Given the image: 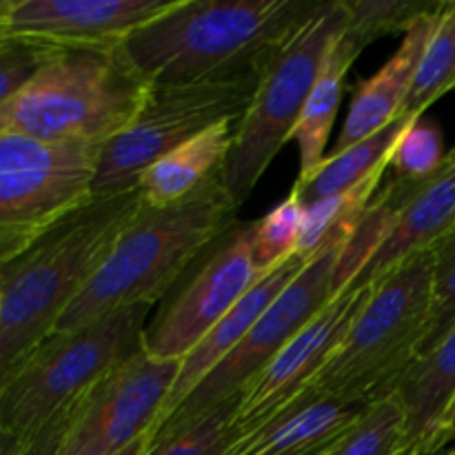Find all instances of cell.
I'll return each mask as SVG.
<instances>
[{
	"label": "cell",
	"instance_id": "obj_1",
	"mask_svg": "<svg viewBox=\"0 0 455 455\" xmlns=\"http://www.w3.org/2000/svg\"><path fill=\"white\" fill-rule=\"evenodd\" d=\"M320 4L178 0L172 12L133 31L123 53L151 87L262 76Z\"/></svg>",
	"mask_w": 455,
	"mask_h": 455
},
{
	"label": "cell",
	"instance_id": "obj_2",
	"mask_svg": "<svg viewBox=\"0 0 455 455\" xmlns=\"http://www.w3.org/2000/svg\"><path fill=\"white\" fill-rule=\"evenodd\" d=\"M140 209L138 189L89 200L0 269V382L52 336Z\"/></svg>",
	"mask_w": 455,
	"mask_h": 455
},
{
	"label": "cell",
	"instance_id": "obj_3",
	"mask_svg": "<svg viewBox=\"0 0 455 455\" xmlns=\"http://www.w3.org/2000/svg\"><path fill=\"white\" fill-rule=\"evenodd\" d=\"M235 212L220 173L167 207L142 204L53 333L76 331L124 307L156 305L198 253L234 229Z\"/></svg>",
	"mask_w": 455,
	"mask_h": 455
},
{
	"label": "cell",
	"instance_id": "obj_4",
	"mask_svg": "<svg viewBox=\"0 0 455 455\" xmlns=\"http://www.w3.org/2000/svg\"><path fill=\"white\" fill-rule=\"evenodd\" d=\"M149 89L123 47L58 52L0 105V136L105 145L132 123Z\"/></svg>",
	"mask_w": 455,
	"mask_h": 455
},
{
	"label": "cell",
	"instance_id": "obj_5",
	"mask_svg": "<svg viewBox=\"0 0 455 455\" xmlns=\"http://www.w3.org/2000/svg\"><path fill=\"white\" fill-rule=\"evenodd\" d=\"M434 271L431 247L378 280L345 340L307 389L367 407L394 395L418 360L431 314Z\"/></svg>",
	"mask_w": 455,
	"mask_h": 455
},
{
	"label": "cell",
	"instance_id": "obj_6",
	"mask_svg": "<svg viewBox=\"0 0 455 455\" xmlns=\"http://www.w3.org/2000/svg\"><path fill=\"white\" fill-rule=\"evenodd\" d=\"M151 307H124L40 342L0 382V431L29 440L107 373L140 354Z\"/></svg>",
	"mask_w": 455,
	"mask_h": 455
},
{
	"label": "cell",
	"instance_id": "obj_7",
	"mask_svg": "<svg viewBox=\"0 0 455 455\" xmlns=\"http://www.w3.org/2000/svg\"><path fill=\"white\" fill-rule=\"evenodd\" d=\"M349 22L347 0H329L291 36L262 74L247 114L235 129L220 180L235 204L256 189L271 160L293 138L307 98L318 80L329 47Z\"/></svg>",
	"mask_w": 455,
	"mask_h": 455
},
{
	"label": "cell",
	"instance_id": "obj_8",
	"mask_svg": "<svg viewBox=\"0 0 455 455\" xmlns=\"http://www.w3.org/2000/svg\"><path fill=\"white\" fill-rule=\"evenodd\" d=\"M262 76L154 84L132 123L105 142L92 185L93 198L136 189L156 160L225 120H243Z\"/></svg>",
	"mask_w": 455,
	"mask_h": 455
},
{
	"label": "cell",
	"instance_id": "obj_9",
	"mask_svg": "<svg viewBox=\"0 0 455 455\" xmlns=\"http://www.w3.org/2000/svg\"><path fill=\"white\" fill-rule=\"evenodd\" d=\"M102 147L0 136V269L93 200Z\"/></svg>",
	"mask_w": 455,
	"mask_h": 455
},
{
	"label": "cell",
	"instance_id": "obj_10",
	"mask_svg": "<svg viewBox=\"0 0 455 455\" xmlns=\"http://www.w3.org/2000/svg\"><path fill=\"white\" fill-rule=\"evenodd\" d=\"M345 240H333L278 293L269 309L256 320L238 347L182 400L176 411L160 422L149 444L185 429L220 404L240 398L244 387L284 349L289 340L309 324L331 300V280Z\"/></svg>",
	"mask_w": 455,
	"mask_h": 455
},
{
	"label": "cell",
	"instance_id": "obj_11",
	"mask_svg": "<svg viewBox=\"0 0 455 455\" xmlns=\"http://www.w3.org/2000/svg\"><path fill=\"white\" fill-rule=\"evenodd\" d=\"M182 360L132 355L76 403L60 455H118L149 438Z\"/></svg>",
	"mask_w": 455,
	"mask_h": 455
},
{
	"label": "cell",
	"instance_id": "obj_12",
	"mask_svg": "<svg viewBox=\"0 0 455 455\" xmlns=\"http://www.w3.org/2000/svg\"><path fill=\"white\" fill-rule=\"evenodd\" d=\"M260 278L253 260V222L234 227L194 278L147 323L142 351L160 360H182Z\"/></svg>",
	"mask_w": 455,
	"mask_h": 455
},
{
	"label": "cell",
	"instance_id": "obj_13",
	"mask_svg": "<svg viewBox=\"0 0 455 455\" xmlns=\"http://www.w3.org/2000/svg\"><path fill=\"white\" fill-rule=\"evenodd\" d=\"M369 293L371 287L345 291L329 300L324 309L309 324H305L284 345V349L244 387L234 418L235 438L256 429L307 389L338 345L345 340Z\"/></svg>",
	"mask_w": 455,
	"mask_h": 455
},
{
	"label": "cell",
	"instance_id": "obj_14",
	"mask_svg": "<svg viewBox=\"0 0 455 455\" xmlns=\"http://www.w3.org/2000/svg\"><path fill=\"white\" fill-rule=\"evenodd\" d=\"M176 4L178 0H16L9 34L53 52L118 49L133 31Z\"/></svg>",
	"mask_w": 455,
	"mask_h": 455
},
{
	"label": "cell",
	"instance_id": "obj_15",
	"mask_svg": "<svg viewBox=\"0 0 455 455\" xmlns=\"http://www.w3.org/2000/svg\"><path fill=\"white\" fill-rule=\"evenodd\" d=\"M455 229V147L443 167L425 180H411V191L385 243L364 269L351 280L347 291L369 289L395 269L400 262L435 247Z\"/></svg>",
	"mask_w": 455,
	"mask_h": 455
},
{
	"label": "cell",
	"instance_id": "obj_16",
	"mask_svg": "<svg viewBox=\"0 0 455 455\" xmlns=\"http://www.w3.org/2000/svg\"><path fill=\"white\" fill-rule=\"evenodd\" d=\"M369 407L305 389L256 429L238 435L225 455H323Z\"/></svg>",
	"mask_w": 455,
	"mask_h": 455
},
{
	"label": "cell",
	"instance_id": "obj_17",
	"mask_svg": "<svg viewBox=\"0 0 455 455\" xmlns=\"http://www.w3.org/2000/svg\"><path fill=\"white\" fill-rule=\"evenodd\" d=\"M444 4L447 3L440 4L434 13L422 18L409 34H404L398 52L382 65L376 76L358 83L333 154L358 145L360 140L373 136L403 116L420 58L438 25Z\"/></svg>",
	"mask_w": 455,
	"mask_h": 455
},
{
	"label": "cell",
	"instance_id": "obj_18",
	"mask_svg": "<svg viewBox=\"0 0 455 455\" xmlns=\"http://www.w3.org/2000/svg\"><path fill=\"white\" fill-rule=\"evenodd\" d=\"M307 262L302 258L293 256L287 262H283L280 267H275L274 271L262 275L243 298H240L238 305L189 351V354L182 358L180 371H178L176 382H173L172 395L167 400V407L160 413V422L167 420L173 411H176L178 404L235 349V347L243 342V338L247 336L249 329L256 324V320L269 309L271 302L278 298V293L305 269ZM156 425V427H158ZM154 434V431H151Z\"/></svg>",
	"mask_w": 455,
	"mask_h": 455
},
{
	"label": "cell",
	"instance_id": "obj_19",
	"mask_svg": "<svg viewBox=\"0 0 455 455\" xmlns=\"http://www.w3.org/2000/svg\"><path fill=\"white\" fill-rule=\"evenodd\" d=\"M395 395L404 409L403 455H438L447 451L440 427L455 395V327L438 347L418 358Z\"/></svg>",
	"mask_w": 455,
	"mask_h": 455
},
{
	"label": "cell",
	"instance_id": "obj_20",
	"mask_svg": "<svg viewBox=\"0 0 455 455\" xmlns=\"http://www.w3.org/2000/svg\"><path fill=\"white\" fill-rule=\"evenodd\" d=\"M235 129L238 120H225L156 160L136 185L142 204L167 207L194 194L209 178L220 173L234 147Z\"/></svg>",
	"mask_w": 455,
	"mask_h": 455
},
{
	"label": "cell",
	"instance_id": "obj_21",
	"mask_svg": "<svg viewBox=\"0 0 455 455\" xmlns=\"http://www.w3.org/2000/svg\"><path fill=\"white\" fill-rule=\"evenodd\" d=\"M358 56L360 53L355 52L354 44L345 38V31L336 36L327 56H324L323 69H320L318 80H315L314 89L307 98L300 123L293 132V140L298 142V151H300L298 182L314 176L315 169L323 164L324 147H327L329 136H331L333 120H336L342 93H345L347 74H349L351 65Z\"/></svg>",
	"mask_w": 455,
	"mask_h": 455
},
{
	"label": "cell",
	"instance_id": "obj_22",
	"mask_svg": "<svg viewBox=\"0 0 455 455\" xmlns=\"http://www.w3.org/2000/svg\"><path fill=\"white\" fill-rule=\"evenodd\" d=\"M413 120L416 118L403 114L394 123L387 124L385 129L360 140L358 145L349 147L340 154L324 156L323 164L315 169L314 176L302 182L296 180V185H293L300 194L302 203L311 204L320 198H327V196H336L340 191L360 185L373 173L387 172L400 136Z\"/></svg>",
	"mask_w": 455,
	"mask_h": 455
},
{
	"label": "cell",
	"instance_id": "obj_23",
	"mask_svg": "<svg viewBox=\"0 0 455 455\" xmlns=\"http://www.w3.org/2000/svg\"><path fill=\"white\" fill-rule=\"evenodd\" d=\"M382 173L385 172L373 173L360 185L340 191V194L305 204V222H302L296 256L309 262L333 240H345L347 243L358 227L364 209L378 194Z\"/></svg>",
	"mask_w": 455,
	"mask_h": 455
},
{
	"label": "cell",
	"instance_id": "obj_24",
	"mask_svg": "<svg viewBox=\"0 0 455 455\" xmlns=\"http://www.w3.org/2000/svg\"><path fill=\"white\" fill-rule=\"evenodd\" d=\"M455 89V3L444 4L418 65L403 114L420 118L438 98Z\"/></svg>",
	"mask_w": 455,
	"mask_h": 455
},
{
	"label": "cell",
	"instance_id": "obj_25",
	"mask_svg": "<svg viewBox=\"0 0 455 455\" xmlns=\"http://www.w3.org/2000/svg\"><path fill=\"white\" fill-rule=\"evenodd\" d=\"M444 0H347L349 22L345 38L358 53L373 40L389 34H409Z\"/></svg>",
	"mask_w": 455,
	"mask_h": 455
},
{
	"label": "cell",
	"instance_id": "obj_26",
	"mask_svg": "<svg viewBox=\"0 0 455 455\" xmlns=\"http://www.w3.org/2000/svg\"><path fill=\"white\" fill-rule=\"evenodd\" d=\"M404 444V409L398 395L373 403L324 455H398Z\"/></svg>",
	"mask_w": 455,
	"mask_h": 455
},
{
	"label": "cell",
	"instance_id": "obj_27",
	"mask_svg": "<svg viewBox=\"0 0 455 455\" xmlns=\"http://www.w3.org/2000/svg\"><path fill=\"white\" fill-rule=\"evenodd\" d=\"M305 222V203L293 187L287 200L253 222V260L262 275L296 256Z\"/></svg>",
	"mask_w": 455,
	"mask_h": 455
},
{
	"label": "cell",
	"instance_id": "obj_28",
	"mask_svg": "<svg viewBox=\"0 0 455 455\" xmlns=\"http://www.w3.org/2000/svg\"><path fill=\"white\" fill-rule=\"evenodd\" d=\"M240 398L220 404L185 429L147 444L145 455H225L235 440L234 418Z\"/></svg>",
	"mask_w": 455,
	"mask_h": 455
},
{
	"label": "cell",
	"instance_id": "obj_29",
	"mask_svg": "<svg viewBox=\"0 0 455 455\" xmlns=\"http://www.w3.org/2000/svg\"><path fill=\"white\" fill-rule=\"evenodd\" d=\"M444 158L447 154H444L443 132L434 123L425 120V116H420L400 136L391 154L389 167L394 169L395 178L425 180L443 167Z\"/></svg>",
	"mask_w": 455,
	"mask_h": 455
},
{
	"label": "cell",
	"instance_id": "obj_30",
	"mask_svg": "<svg viewBox=\"0 0 455 455\" xmlns=\"http://www.w3.org/2000/svg\"><path fill=\"white\" fill-rule=\"evenodd\" d=\"M434 251V298H431L429 323H427L418 358L438 347L443 338L455 327V229L435 244Z\"/></svg>",
	"mask_w": 455,
	"mask_h": 455
},
{
	"label": "cell",
	"instance_id": "obj_31",
	"mask_svg": "<svg viewBox=\"0 0 455 455\" xmlns=\"http://www.w3.org/2000/svg\"><path fill=\"white\" fill-rule=\"evenodd\" d=\"M58 52L12 38L0 44V105L12 100Z\"/></svg>",
	"mask_w": 455,
	"mask_h": 455
},
{
	"label": "cell",
	"instance_id": "obj_32",
	"mask_svg": "<svg viewBox=\"0 0 455 455\" xmlns=\"http://www.w3.org/2000/svg\"><path fill=\"white\" fill-rule=\"evenodd\" d=\"M74 407L76 403L71 404V407H67L65 411L58 413L56 418H52L43 429L36 431V434L25 443L20 455H60L67 429H69L71 416H74Z\"/></svg>",
	"mask_w": 455,
	"mask_h": 455
},
{
	"label": "cell",
	"instance_id": "obj_33",
	"mask_svg": "<svg viewBox=\"0 0 455 455\" xmlns=\"http://www.w3.org/2000/svg\"><path fill=\"white\" fill-rule=\"evenodd\" d=\"M440 435H443V443L447 444V447L455 449V395H453L451 404H449L447 413H444V418H443Z\"/></svg>",
	"mask_w": 455,
	"mask_h": 455
},
{
	"label": "cell",
	"instance_id": "obj_34",
	"mask_svg": "<svg viewBox=\"0 0 455 455\" xmlns=\"http://www.w3.org/2000/svg\"><path fill=\"white\" fill-rule=\"evenodd\" d=\"M13 3L16 0H0V44L12 40V34H9V16H12Z\"/></svg>",
	"mask_w": 455,
	"mask_h": 455
},
{
	"label": "cell",
	"instance_id": "obj_35",
	"mask_svg": "<svg viewBox=\"0 0 455 455\" xmlns=\"http://www.w3.org/2000/svg\"><path fill=\"white\" fill-rule=\"evenodd\" d=\"M25 443L27 440H20L16 435L0 431V455H20Z\"/></svg>",
	"mask_w": 455,
	"mask_h": 455
},
{
	"label": "cell",
	"instance_id": "obj_36",
	"mask_svg": "<svg viewBox=\"0 0 455 455\" xmlns=\"http://www.w3.org/2000/svg\"><path fill=\"white\" fill-rule=\"evenodd\" d=\"M147 444H149V438H145V440H140V443L132 444V447L124 449V451H123V453H118V455H145V451H147Z\"/></svg>",
	"mask_w": 455,
	"mask_h": 455
},
{
	"label": "cell",
	"instance_id": "obj_37",
	"mask_svg": "<svg viewBox=\"0 0 455 455\" xmlns=\"http://www.w3.org/2000/svg\"><path fill=\"white\" fill-rule=\"evenodd\" d=\"M453 453H455V449H449V451L443 453V455H453Z\"/></svg>",
	"mask_w": 455,
	"mask_h": 455
},
{
	"label": "cell",
	"instance_id": "obj_38",
	"mask_svg": "<svg viewBox=\"0 0 455 455\" xmlns=\"http://www.w3.org/2000/svg\"><path fill=\"white\" fill-rule=\"evenodd\" d=\"M0 309H3V305H0Z\"/></svg>",
	"mask_w": 455,
	"mask_h": 455
},
{
	"label": "cell",
	"instance_id": "obj_39",
	"mask_svg": "<svg viewBox=\"0 0 455 455\" xmlns=\"http://www.w3.org/2000/svg\"><path fill=\"white\" fill-rule=\"evenodd\" d=\"M453 455H455V453H453Z\"/></svg>",
	"mask_w": 455,
	"mask_h": 455
},
{
	"label": "cell",
	"instance_id": "obj_40",
	"mask_svg": "<svg viewBox=\"0 0 455 455\" xmlns=\"http://www.w3.org/2000/svg\"><path fill=\"white\" fill-rule=\"evenodd\" d=\"M323 455H324V453H323Z\"/></svg>",
	"mask_w": 455,
	"mask_h": 455
}]
</instances>
